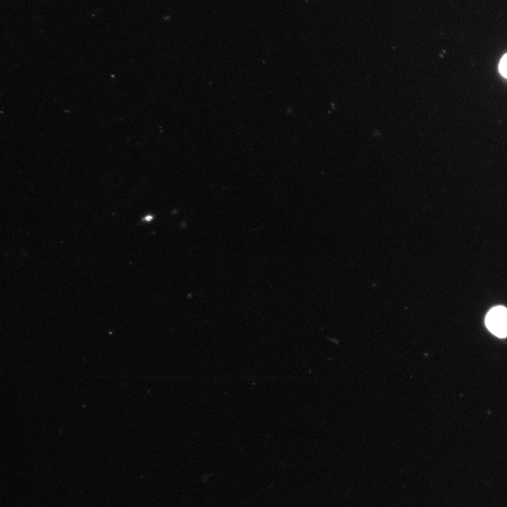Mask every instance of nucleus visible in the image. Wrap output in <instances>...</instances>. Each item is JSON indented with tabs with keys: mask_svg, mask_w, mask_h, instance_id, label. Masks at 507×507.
<instances>
[{
	"mask_svg": "<svg viewBox=\"0 0 507 507\" xmlns=\"http://www.w3.org/2000/svg\"><path fill=\"white\" fill-rule=\"evenodd\" d=\"M485 324L494 335L505 338L507 332V311L502 306L492 308L487 314Z\"/></svg>",
	"mask_w": 507,
	"mask_h": 507,
	"instance_id": "nucleus-1",
	"label": "nucleus"
},
{
	"mask_svg": "<svg viewBox=\"0 0 507 507\" xmlns=\"http://www.w3.org/2000/svg\"><path fill=\"white\" fill-rule=\"evenodd\" d=\"M506 63H507V55L504 54L499 62V70L501 75L506 78L507 77V71H506Z\"/></svg>",
	"mask_w": 507,
	"mask_h": 507,
	"instance_id": "nucleus-2",
	"label": "nucleus"
}]
</instances>
